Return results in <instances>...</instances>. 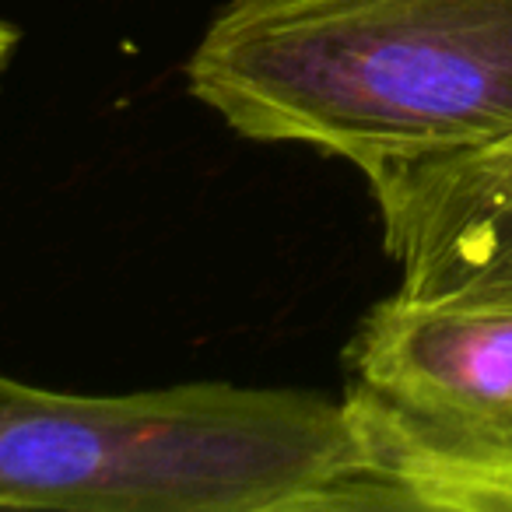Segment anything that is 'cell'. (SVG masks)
I'll return each mask as SVG.
<instances>
[{"label":"cell","mask_w":512,"mask_h":512,"mask_svg":"<svg viewBox=\"0 0 512 512\" xmlns=\"http://www.w3.org/2000/svg\"><path fill=\"white\" fill-rule=\"evenodd\" d=\"M186 92L365 179L512 137V0H225Z\"/></svg>","instance_id":"cell-1"},{"label":"cell","mask_w":512,"mask_h":512,"mask_svg":"<svg viewBox=\"0 0 512 512\" xmlns=\"http://www.w3.org/2000/svg\"><path fill=\"white\" fill-rule=\"evenodd\" d=\"M0 509H372L344 397L221 379L64 393L0 376Z\"/></svg>","instance_id":"cell-2"},{"label":"cell","mask_w":512,"mask_h":512,"mask_svg":"<svg viewBox=\"0 0 512 512\" xmlns=\"http://www.w3.org/2000/svg\"><path fill=\"white\" fill-rule=\"evenodd\" d=\"M372 509L512 512V253L400 281L344 348Z\"/></svg>","instance_id":"cell-3"},{"label":"cell","mask_w":512,"mask_h":512,"mask_svg":"<svg viewBox=\"0 0 512 512\" xmlns=\"http://www.w3.org/2000/svg\"><path fill=\"white\" fill-rule=\"evenodd\" d=\"M383 249L400 281L512 253V137L467 155L369 176Z\"/></svg>","instance_id":"cell-4"},{"label":"cell","mask_w":512,"mask_h":512,"mask_svg":"<svg viewBox=\"0 0 512 512\" xmlns=\"http://www.w3.org/2000/svg\"><path fill=\"white\" fill-rule=\"evenodd\" d=\"M18 46H22V29L0 15V78L8 74V67H11V60H15Z\"/></svg>","instance_id":"cell-5"}]
</instances>
